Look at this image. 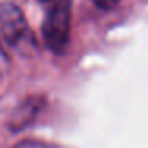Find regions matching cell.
<instances>
[{
  "instance_id": "4",
  "label": "cell",
  "mask_w": 148,
  "mask_h": 148,
  "mask_svg": "<svg viewBox=\"0 0 148 148\" xmlns=\"http://www.w3.org/2000/svg\"><path fill=\"white\" fill-rule=\"evenodd\" d=\"M94 2H96L99 7H102V8H110L116 0H94Z\"/></svg>"
},
{
  "instance_id": "2",
  "label": "cell",
  "mask_w": 148,
  "mask_h": 148,
  "mask_svg": "<svg viewBox=\"0 0 148 148\" xmlns=\"http://www.w3.org/2000/svg\"><path fill=\"white\" fill-rule=\"evenodd\" d=\"M26 29L24 16L14 5H5L0 11V30L8 42H16Z\"/></svg>"
},
{
  "instance_id": "3",
  "label": "cell",
  "mask_w": 148,
  "mask_h": 148,
  "mask_svg": "<svg viewBox=\"0 0 148 148\" xmlns=\"http://www.w3.org/2000/svg\"><path fill=\"white\" fill-rule=\"evenodd\" d=\"M14 148H64V147L54 145L46 140H38V138H24V140L18 142L14 145Z\"/></svg>"
},
{
  "instance_id": "1",
  "label": "cell",
  "mask_w": 148,
  "mask_h": 148,
  "mask_svg": "<svg viewBox=\"0 0 148 148\" xmlns=\"http://www.w3.org/2000/svg\"><path fill=\"white\" fill-rule=\"evenodd\" d=\"M43 38L51 51L62 53L70 37V3L61 0L49 10L43 23Z\"/></svg>"
}]
</instances>
